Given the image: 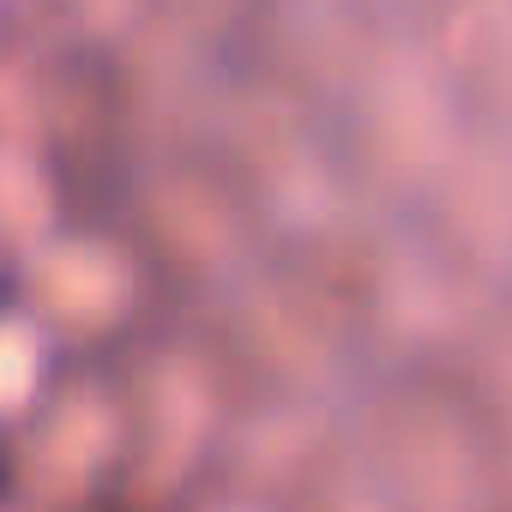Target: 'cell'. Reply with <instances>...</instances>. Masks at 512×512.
Instances as JSON below:
<instances>
[{"mask_svg": "<svg viewBox=\"0 0 512 512\" xmlns=\"http://www.w3.org/2000/svg\"><path fill=\"white\" fill-rule=\"evenodd\" d=\"M37 392V338L0 320V410H19Z\"/></svg>", "mask_w": 512, "mask_h": 512, "instance_id": "obj_1", "label": "cell"}]
</instances>
